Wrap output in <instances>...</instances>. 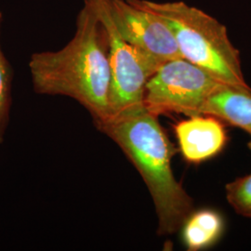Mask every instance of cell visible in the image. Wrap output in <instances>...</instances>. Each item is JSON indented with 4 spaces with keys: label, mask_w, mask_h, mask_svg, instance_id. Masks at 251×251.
<instances>
[{
    "label": "cell",
    "mask_w": 251,
    "mask_h": 251,
    "mask_svg": "<svg viewBox=\"0 0 251 251\" xmlns=\"http://www.w3.org/2000/svg\"><path fill=\"white\" fill-rule=\"evenodd\" d=\"M75 25V36L63 49L32 54V84L38 94L75 100L97 124L110 118L107 33L90 0H84Z\"/></svg>",
    "instance_id": "obj_1"
},
{
    "label": "cell",
    "mask_w": 251,
    "mask_h": 251,
    "mask_svg": "<svg viewBox=\"0 0 251 251\" xmlns=\"http://www.w3.org/2000/svg\"><path fill=\"white\" fill-rule=\"evenodd\" d=\"M120 147L143 177L158 219L157 233H177L194 211V200L175 178L171 160L177 152L158 117L143 106L95 124Z\"/></svg>",
    "instance_id": "obj_2"
},
{
    "label": "cell",
    "mask_w": 251,
    "mask_h": 251,
    "mask_svg": "<svg viewBox=\"0 0 251 251\" xmlns=\"http://www.w3.org/2000/svg\"><path fill=\"white\" fill-rule=\"evenodd\" d=\"M183 157L191 163L207 160L221 152L227 142L225 126L209 115L191 116L174 127Z\"/></svg>",
    "instance_id": "obj_7"
},
{
    "label": "cell",
    "mask_w": 251,
    "mask_h": 251,
    "mask_svg": "<svg viewBox=\"0 0 251 251\" xmlns=\"http://www.w3.org/2000/svg\"><path fill=\"white\" fill-rule=\"evenodd\" d=\"M223 228V219L214 210L193 211L181 227L182 238L189 251H199L217 241Z\"/></svg>",
    "instance_id": "obj_9"
},
{
    "label": "cell",
    "mask_w": 251,
    "mask_h": 251,
    "mask_svg": "<svg viewBox=\"0 0 251 251\" xmlns=\"http://www.w3.org/2000/svg\"><path fill=\"white\" fill-rule=\"evenodd\" d=\"M199 115H209L251 135V88L224 85L209 96Z\"/></svg>",
    "instance_id": "obj_8"
},
{
    "label": "cell",
    "mask_w": 251,
    "mask_h": 251,
    "mask_svg": "<svg viewBox=\"0 0 251 251\" xmlns=\"http://www.w3.org/2000/svg\"><path fill=\"white\" fill-rule=\"evenodd\" d=\"M224 85L183 58L171 60L163 63L147 82L144 107L157 117L170 113L196 116L209 96Z\"/></svg>",
    "instance_id": "obj_4"
},
{
    "label": "cell",
    "mask_w": 251,
    "mask_h": 251,
    "mask_svg": "<svg viewBox=\"0 0 251 251\" xmlns=\"http://www.w3.org/2000/svg\"><path fill=\"white\" fill-rule=\"evenodd\" d=\"M3 23V14L0 11V31ZM12 67L3 53L0 45V144L4 143L8 128L12 102Z\"/></svg>",
    "instance_id": "obj_10"
},
{
    "label": "cell",
    "mask_w": 251,
    "mask_h": 251,
    "mask_svg": "<svg viewBox=\"0 0 251 251\" xmlns=\"http://www.w3.org/2000/svg\"><path fill=\"white\" fill-rule=\"evenodd\" d=\"M108 7L119 35L145 56L160 65L182 58L171 29L161 18L126 0H108Z\"/></svg>",
    "instance_id": "obj_6"
},
{
    "label": "cell",
    "mask_w": 251,
    "mask_h": 251,
    "mask_svg": "<svg viewBox=\"0 0 251 251\" xmlns=\"http://www.w3.org/2000/svg\"><path fill=\"white\" fill-rule=\"evenodd\" d=\"M248 146H249V148H250V150L251 151V141L248 144Z\"/></svg>",
    "instance_id": "obj_12"
},
{
    "label": "cell",
    "mask_w": 251,
    "mask_h": 251,
    "mask_svg": "<svg viewBox=\"0 0 251 251\" xmlns=\"http://www.w3.org/2000/svg\"><path fill=\"white\" fill-rule=\"evenodd\" d=\"M126 1L165 22L183 59L227 85L250 87L244 77L239 50L231 42L227 28L218 20L183 1Z\"/></svg>",
    "instance_id": "obj_3"
},
{
    "label": "cell",
    "mask_w": 251,
    "mask_h": 251,
    "mask_svg": "<svg viewBox=\"0 0 251 251\" xmlns=\"http://www.w3.org/2000/svg\"><path fill=\"white\" fill-rule=\"evenodd\" d=\"M225 190L227 201L234 211L251 220V173L228 182Z\"/></svg>",
    "instance_id": "obj_11"
},
{
    "label": "cell",
    "mask_w": 251,
    "mask_h": 251,
    "mask_svg": "<svg viewBox=\"0 0 251 251\" xmlns=\"http://www.w3.org/2000/svg\"><path fill=\"white\" fill-rule=\"evenodd\" d=\"M105 27L109 41L110 118L144 105L148 80L161 66L128 44L117 32L108 0H90ZM106 121V120H105Z\"/></svg>",
    "instance_id": "obj_5"
}]
</instances>
